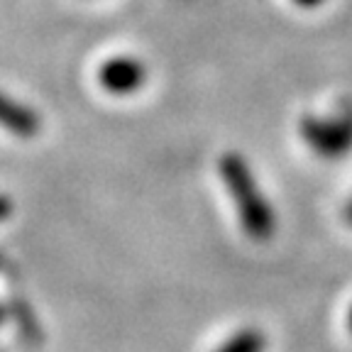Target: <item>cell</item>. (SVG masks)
I'll return each mask as SVG.
<instances>
[{"instance_id":"9c48e42d","label":"cell","mask_w":352,"mask_h":352,"mask_svg":"<svg viewBox=\"0 0 352 352\" xmlns=\"http://www.w3.org/2000/svg\"><path fill=\"white\" fill-rule=\"evenodd\" d=\"M347 325H350V330H352V308H350V316H347Z\"/></svg>"},{"instance_id":"277c9868","label":"cell","mask_w":352,"mask_h":352,"mask_svg":"<svg viewBox=\"0 0 352 352\" xmlns=\"http://www.w3.org/2000/svg\"><path fill=\"white\" fill-rule=\"evenodd\" d=\"M0 125L20 135V138H32L34 132L39 130V118L28 105L15 103L6 94H0Z\"/></svg>"},{"instance_id":"8992f818","label":"cell","mask_w":352,"mask_h":352,"mask_svg":"<svg viewBox=\"0 0 352 352\" xmlns=\"http://www.w3.org/2000/svg\"><path fill=\"white\" fill-rule=\"evenodd\" d=\"M10 208H12L10 201H8V198L0 196V220H6L8 215H10Z\"/></svg>"},{"instance_id":"6da1fadb","label":"cell","mask_w":352,"mask_h":352,"mask_svg":"<svg viewBox=\"0 0 352 352\" xmlns=\"http://www.w3.org/2000/svg\"><path fill=\"white\" fill-rule=\"evenodd\" d=\"M220 176H223V184H226L228 193H230L232 204L237 206L240 223L245 228V232H248V237H252L257 242L270 240L276 230L274 210H272L267 198L259 191L248 162L242 160L237 152H228L220 160Z\"/></svg>"},{"instance_id":"52a82bcc","label":"cell","mask_w":352,"mask_h":352,"mask_svg":"<svg viewBox=\"0 0 352 352\" xmlns=\"http://www.w3.org/2000/svg\"><path fill=\"white\" fill-rule=\"evenodd\" d=\"M294 3H296L298 8H318L323 0H294Z\"/></svg>"},{"instance_id":"5b68a950","label":"cell","mask_w":352,"mask_h":352,"mask_svg":"<svg viewBox=\"0 0 352 352\" xmlns=\"http://www.w3.org/2000/svg\"><path fill=\"white\" fill-rule=\"evenodd\" d=\"M264 347H267V338L259 330L248 328L226 340L215 352H264Z\"/></svg>"},{"instance_id":"3957f363","label":"cell","mask_w":352,"mask_h":352,"mask_svg":"<svg viewBox=\"0 0 352 352\" xmlns=\"http://www.w3.org/2000/svg\"><path fill=\"white\" fill-rule=\"evenodd\" d=\"M144 78H147V69L142 61L132 56H113L98 69L100 86L113 96L135 94L144 86Z\"/></svg>"},{"instance_id":"ba28073f","label":"cell","mask_w":352,"mask_h":352,"mask_svg":"<svg viewBox=\"0 0 352 352\" xmlns=\"http://www.w3.org/2000/svg\"><path fill=\"white\" fill-rule=\"evenodd\" d=\"M6 320H8V314H6V308H3V306H0V325H3V323H6Z\"/></svg>"},{"instance_id":"7a4b0ae2","label":"cell","mask_w":352,"mask_h":352,"mask_svg":"<svg viewBox=\"0 0 352 352\" xmlns=\"http://www.w3.org/2000/svg\"><path fill=\"white\" fill-rule=\"evenodd\" d=\"M301 138L323 160H340L352 147V108H345L336 120L306 116L301 120Z\"/></svg>"}]
</instances>
